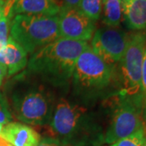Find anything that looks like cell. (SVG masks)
<instances>
[{
  "label": "cell",
  "instance_id": "obj_1",
  "mask_svg": "<svg viewBox=\"0 0 146 146\" xmlns=\"http://www.w3.org/2000/svg\"><path fill=\"white\" fill-rule=\"evenodd\" d=\"M49 127L51 138L63 146H101L104 131L99 119L88 106L76 100H57Z\"/></svg>",
  "mask_w": 146,
  "mask_h": 146
},
{
  "label": "cell",
  "instance_id": "obj_2",
  "mask_svg": "<svg viewBox=\"0 0 146 146\" xmlns=\"http://www.w3.org/2000/svg\"><path fill=\"white\" fill-rule=\"evenodd\" d=\"M89 46L87 42L59 37L32 54L27 72L50 87H67L77 58Z\"/></svg>",
  "mask_w": 146,
  "mask_h": 146
},
{
  "label": "cell",
  "instance_id": "obj_3",
  "mask_svg": "<svg viewBox=\"0 0 146 146\" xmlns=\"http://www.w3.org/2000/svg\"><path fill=\"white\" fill-rule=\"evenodd\" d=\"M9 100L16 119L35 126L49 124L57 102L50 86L28 72L14 78Z\"/></svg>",
  "mask_w": 146,
  "mask_h": 146
},
{
  "label": "cell",
  "instance_id": "obj_4",
  "mask_svg": "<svg viewBox=\"0 0 146 146\" xmlns=\"http://www.w3.org/2000/svg\"><path fill=\"white\" fill-rule=\"evenodd\" d=\"M115 80V66L99 57L89 46L79 56L71 84L75 99L86 106L106 96Z\"/></svg>",
  "mask_w": 146,
  "mask_h": 146
},
{
  "label": "cell",
  "instance_id": "obj_5",
  "mask_svg": "<svg viewBox=\"0 0 146 146\" xmlns=\"http://www.w3.org/2000/svg\"><path fill=\"white\" fill-rule=\"evenodd\" d=\"M9 36L27 54H33L60 37L57 16L16 15L11 21Z\"/></svg>",
  "mask_w": 146,
  "mask_h": 146
},
{
  "label": "cell",
  "instance_id": "obj_6",
  "mask_svg": "<svg viewBox=\"0 0 146 146\" xmlns=\"http://www.w3.org/2000/svg\"><path fill=\"white\" fill-rule=\"evenodd\" d=\"M110 124L104 132V144L111 145L145 127L140 97L119 93Z\"/></svg>",
  "mask_w": 146,
  "mask_h": 146
},
{
  "label": "cell",
  "instance_id": "obj_7",
  "mask_svg": "<svg viewBox=\"0 0 146 146\" xmlns=\"http://www.w3.org/2000/svg\"><path fill=\"white\" fill-rule=\"evenodd\" d=\"M146 46V34H129L125 52L119 61L122 85L119 93L141 98V71Z\"/></svg>",
  "mask_w": 146,
  "mask_h": 146
},
{
  "label": "cell",
  "instance_id": "obj_8",
  "mask_svg": "<svg viewBox=\"0 0 146 146\" xmlns=\"http://www.w3.org/2000/svg\"><path fill=\"white\" fill-rule=\"evenodd\" d=\"M128 36L129 34L119 27H102L96 29L90 47L104 61L115 66L125 52Z\"/></svg>",
  "mask_w": 146,
  "mask_h": 146
},
{
  "label": "cell",
  "instance_id": "obj_9",
  "mask_svg": "<svg viewBox=\"0 0 146 146\" xmlns=\"http://www.w3.org/2000/svg\"><path fill=\"white\" fill-rule=\"evenodd\" d=\"M57 17L60 37L89 42L96 31V22L78 8L62 5Z\"/></svg>",
  "mask_w": 146,
  "mask_h": 146
},
{
  "label": "cell",
  "instance_id": "obj_10",
  "mask_svg": "<svg viewBox=\"0 0 146 146\" xmlns=\"http://www.w3.org/2000/svg\"><path fill=\"white\" fill-rule=\"evenodd\" d=\"M0 136L11 146H36L41 141L40 135L33 127L16 122L6 124Z\"/></svg>",
  "mask_w": 146,
  "mask_h": 146
},
{
  "label": "cell",
  "instance_id": "obj_11",
  "mask_svg": "<svg viewBox=\"0 0 146 146\" xmlns=\"http://www.w3.org/2000/svg\"><path fill=\"white\" fill-rule=\"evenodd\" d=\"M0 63L7 68L8 76H14L26 68L27 53L9 36L7 44L0 50Z\"/></svg>",
  "mask_w": 146,
  "mask_h": 146
},
{
  "label": "cell",
  "instance_id": "obj_12",
  "mask_svg": "<svg viewBox=\"0 0 146 146\" xmlns=\"http://www.w3.org/2000/svg\"><path fill=\"white\" fill-rule=\"evenodd\" d=\"M62 3L58 0H16L14 14L34 16H57Z\"/></svg>",
  "mask_w": 146,
  "mask_h": 146
},
{
  "label": "cell",
  "instance_id": "obj_13",
  "mask_svg": "<svg viewBox=\"0 0 146 146\" xmlns=\"http://www.w3.org/2000/svg\"><path fill=\"white\" fill-rule=\"evenodd\" d=\"M122 10L124 22L129 29H146V0H123Z\"/></svg>",
  "mask_w": 146,
  "mask_h": 146
},
{
  "label": "cell",
  "instance_id": "obj_14",
  "mask_svg": "<svg viewBox=\"0 0 146 146\" xmlns=\"http://www.w3.org/2000/svg\"><path fill=\"white\" fill-rule=\"evenodd\" d=\"M102 13L105 26H119L123 17V0H102Z\"/></svg>",
  "mask_w": 146,
  "mask_h": 146
},
{
  "label": "cell",
  "instance_id": "obj_15",
  "mask_svg": "<svg viewBox=\"0 0 146 146\" xmlns=\"http://www.w3.org/2000/svg\"><path fill=\"white\" fill-rule=\"evenodd\" d=\"M16 0H5L3 14L0 19V50L4 47L10 36V29L14 14V4Z\"/></svg>",
  "mask_w": 146,
  "mask_h": 146
},
{
  "label": "cell",
  "instance_id": "obj_16",
  "mask_svg": "<svg viewBox=\"0 0 146 146\" xmlns=\"http://www.w3.org/2000/svg\"><path fill=\"white\" fill-rule=\"evenodd\" d=\"M102 0H80L78 9L90 20L96 22L102 16Z\"/></svg>",
  "mask_w": 146,
  "mask_h": 146
},
{
  "label": "cell",
  "instance_id": "obj_17",
  "mask_svg": "<svg viewBox=\"0 0 146 146\" xmlns=\"http://www.w3.org/2000/svg\"><path fill=\"white\" fill-rule=\"evenodd\" d=\"M146 131L145 128L141 129L131 136L123 138L119 141L110 145L109 146H145Z\"/></svg>",
  "mask_w": 146,
  "mask_h": 146
},
{
  "label": "cell",
  "instance_id": "obj_18",
  "mask_svg": "<svg viewBox=\"0 0 146 146\" xmlns=\"http://www.w3.org/2000/svg\"><path fill=\"white\" fill-rule=\"evenodd\" d=\"M141 98L142 104V113L144 122H146V46L143 58L142 71H141Z\"/></svg>",
  "mask_w": 146,
  "mask_h": 146
},
{
  "label": "cell",
  "instance_id": "obj_19",
  "mask_svg": "<svg viewBox=\"0 0 146 146\" xmlns=\"http://www.w3.org/2000/svg\"><path fill=\"white\" fill-rule=\"evenodd\" d=\"M12 115L7 100L0 93V124L6 125L11 122Z\"/></svg>",
  "mask_w": 146,
  "mask_h": 146
},
{
  "label": "cell",
  "instance_id": "obj_20",
  "mask_svg": "<svg viewBox=\"0 0 146 146\" xmlns=\"http://www.w3.org/2000/svg\"><path fill=\"white\" fill-rule=\"evenodd\" d=\"M36 146H63L61 145L56 140L51 137H45L41 139Z\"/></svg>",
  "mask_w": 146,
  "mask_h": 146
},
{
  "label": "cell",
  "instance_id": "obj_21",
  "mask_svg": "<svg viewBox=\"0 0 146 146\" xmlns=\"http://www.w3.org/2000/svg\"><path fill=\"white\" fill-rule=\"evenodd\" d=\"M80 1V0H61V3H62V5L67 6V7L78 8Z\"/></svg>",
  "mask_w": 146,
  "mask_h": 146
},
{
  "label": "cell",
  "instance_id": "obj_22",
  "mask_svg": "<svg viewBox=\"0 0 146 146\" xmlns=\"http://www.w3.org/2000/svg\"><path fill=\"white\" fill-rule=\"evenodd\" d=\"M7 74V69L4 65L0 63V86L2 85L3 80L6 76V75Z\"/></svg>",
  "mask_w": 146,
  "mask_h": 146
},
{
  "label": "cell",
  "instance_id": "obj_23",
  "mask_svg": "<svg viewBox=\"0 0 146 146\" xmlns=\"http://www.w3.org/2000/svg\"><path fill=\"white\" fill-rule=\"evenodd\" d=\"M4 4H5V0H0V19H1L2 14H3V11Z\"/></svg>",
  "mask_w": 146,
  "mask_h": 146
},
{
  "label": "cell",
  "instance_id": "obj_24",
  "mask_svg": "<svg viewBox=\"0 0 146 146\" xmlns=\"http://www.w3.org/2000/svg\"><path fill=\"white\" fill-rule=\"evenodd\" d=\"M0 146H11V145H9L7 141L0 136Z\"/></svg>",
  "mask_w": 146,
  "mask_h": 146
},
{
  "label": "cell",
  "instance_id": "obj_25",
  "mask_svg": "<svg viewBox=\"0 0 146 146\" xmlns=\"http://www.w3.org/2000/svg\"><path fill=\"white\" fill-rule=\"evenodd\" d=\"M3 127H4V125H3V124H0V134H1L2 131H3Z\"/></svg>",
  "mask_w": 146,
  "mask_h": 146
},
{
  "label": "cell",
  "instance_id": "obj_26",
  "mask_svg": "<svg viewBox=\"0 0 146 146\" xmlns=\"http://www.w3.org/2000/svg\"></svg>",
  "mask_w": 146,
  "mask_h": 146
},
{
  "label": "cell",
  "instance_id": "obj_27",
  "mask_svg": "<svg viewBox=\"0 0 146 146\" xmlns=\"http://www.w3.org/2000/svg\"><path fill=\"white\" fill-rule=\"evenodd\" d=\"M145 146H146V145H145Z\"/></svg>",
  "mask_w": 146,
  "mask_h": 146
}]
</instances>
